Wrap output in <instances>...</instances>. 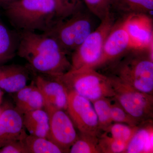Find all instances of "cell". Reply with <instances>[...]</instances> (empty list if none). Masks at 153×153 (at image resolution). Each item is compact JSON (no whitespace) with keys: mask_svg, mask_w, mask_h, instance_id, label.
<instances>
[{"mask_svg":"<svg viewBox=\"0 0 153 153\" xmlns=\"http://www.w3.org/2000/svg\"><path fill=\"white\" fill-rule=\"evenodd\" d=\"M17 53L33 71L46 76H61L71 69L67 54L57 41L43 33L22 31Z\"/></svg>","mask_w":153,"mask_h":153,"instance_id":"1","label":"cell"},{"mask_svg":"<svg viewBox=\"0 0 153 153\" xmlns=\"http://www.w3.org/2000/svg\"><path fill=\"white\" fill-rule=\"evenodd\" d=\"M103 66L105 74L108 73L104 74L106 76L114 77L137 90L153 95V47L131 48Z\"/></svg>","mask_w":153,"mask_h":153,"instance_id":"2","label":"cell"},{"mask_svg":"<svg viewBox=\"0 0 153 153\" xmlns=\"http://www.w3.org/2000/svg\"><path fill=\"white\" fill-rule=\"evenodd\" d=\"M4 9L11 24L22 31L44 33L57 19L54 0H16Z\"/></svg>","mask_w":153,"mask_h":153,"instance_id":"3","label":"cell"},{"mask_svg":"<svg viewBox=\"0 0 153 153\" xmlns=\"http://www.w3.org/2000/svg\"><path fill=\"white\" fill-rule=\"evenodd\" d=\"M93 16L83 7L69 16L57 19L43 33L57 41L67 55L72 54L95 30Z\"/></svg>","mask_w":153,"mask_h":153,"instance_id":"4","label":"cell"},{"mask_svg":"<svg viewBox=\"0 0 153 153\" xmlns=\"http://www.w3.org/2000/svg\"><path fill=\"white\" fill-rule=\"evenodd\" d=\"M60 77L68 91H74L91 102L114 97L109 77L94 68L70 70Z\"/></svg>","mask_w":153,"mask_h":153,"instance_id":"5","label":"cell"},{"mask_svg":"<svg viewBox=\"0 0 153 153\" xmlns=\"http://www.w3.org/2000/svg\"><path fill=\"white\" fill-rule=\"evenodd\" d=\"M119 19L110 13L72 53L71 70L97 68L105 42Z\"/></svg>","mask_w":153,"mask_h":153,"instance_id":"6","label":"cell"},{"mask_svg":"<svg viewBox=\"0 0 153 153\" xmlns=\"http://www.w3.org/2000/svg\"><path fill=\"white\" fill-rule=\"evenodd\" d=\"M108 77L114 91V98L128 113L141 123L152 120L153 95L137 90L114 77Z\"/></svg>","mask_w":153,"mask_h":153,"instance_id":"7","label":"cell"},{"mask_svg":"<svg viewBox=\"0 0 153 153\" xmlns=\"http://www.w3.org/2000/svg\"><path fill=\"white\" fill-rule=\"evenodd\" d=\"M66 111L80 134L98 137L100 135L97 116L89 100L69 91Z\"/></svg>","mask_w":153,"mask_h":153,"instance_id":"8","label":"cell"},{"mask_svg":"<svg viewBox=\"0 0 153 153\" xmlns=\"http://www.w3.org/2000/svg\"><path fill=\"white\" fill-rule=\"evenodd\" d=\"M49 117V131L47 139L69 153L71 146L78 138L75 127L65 110L44 104Z\"/></svg>","mask_w":153,"mask_h":153,"instance_id":"9","label":"cell"},{"mask_svg":"<svg viewBox=\"0 0 153 153\" xmlns=\"http://www.w3.org/2000/svg\"><path fill=\"white\" fill-rule=\"evenodd\" d=\"M131 47L144 49L153 47V18L147 15L130 16L124 20Z\"/></svg>","mask_w":153,"mask_h":153,"instance_id":"10","label":"cell"},{"mask_svg":"<svg viewBox=\"0 0 153 153\" xmlns=\"http://www.w3.org/2000/svg\"><path fill=\"white\" fill-rule=\"evenodd\" d=\"M124 20H119L108 36L103 46L101 60L97 68L115 60L132 48Z\"/></svg>","mask_w":153,"mask_h":153,"instance_id":"11","label":"cell"},{"mask_svg":"<svg viewBox=\"0 0 153 153\" xmlns=\"http://www.w3.org/2000/svg\"><path fill=\"white\" fill-rule=\"evenodd\" d=\"M60 76H36L35 83L44 98V104L66 110L68 104V90Z\"/></svg>","mask_w":153,"mask_h":153,"instance_id":"12","label":"cell"},{"mask_svg":"<svg viewBox=\"0 0 153 153\" xmlns=\"http://www.w3.org/2000/svg\"><path fill=\"white\" fill-rule=\"evenodd\" d=\"M16 109L8 108L0 115V149L9 143L25 139L23 117Z\"/></svg>","mask_w":153,"mask_h":153,"instance_id":"13","label":"cell"},{"mask_svg":"<svg viewBox=\"0 0 153 153\" xmlns=\"http://www.w3.org/2000/svg\"><path fill=\"white\" fill-rule=\"evenodd\" d=\"M110 12L119 20L136 15L152 17L153 0H111Z\"/></svg>","mask_w":153,"mask_h":153,"instance_id":"14","label":"cell"},{"mask_svg":"<svg viewBox=\"0 0 153 153\" xmlns=\"http://www.w3.org/2000/svg\"><path fill=\"white\" fill-rule=\"evenodd\" d=\"M29 72L19 65H11L0 69V88L9 93H16L27 85Z\"/></svg>","mask_w":153,"mask_h":153,"instance_id":"15","label":"cell"},{"mask_svg":"<svg viewBox=\"0 0 153 153\" xmlns=\"http://www.w3.org/2000/svg\"><path fill=\"white\" fill-rule=\"evenodd\" d=\"M15 102L16 109L22 114L44 106V97L35 82L17 92Z\"/></svg>","mask_w":153,"mask_h":153,"instance_id":"16","label":"cell"},{"mask_svg":"<svg viewBox=\"0 0 153 153\" xmlns=\"http://www.w3.org/2000/svg\"><path fill=\"white\" fill-rule=\"evenodd\" d=\"M152 120L141 124L137 130L128 143L126 153L153 152Z\"/></svg>","mask_w":153,"mask_h":153,"instance_id":"17","label":"cell"},{"mask_svg":"<svg viewBox=\"0 0 153 153\" xmlns=\"http://www.w3.org/2000/svg\"><path fill=\"white\" fill-rule=\"evenodd\" d=\"M23 117V123L30 135L47 138L49 131V117L43 108L26 113Z\"/></svg>","mask_w":153,"mask_h":153,"instance_id":"18","label":"cell"},{"mask_svg":"<svg viewBox=\"0 0 153 153\" xmlns=\"http://www.w3.org/2000/svg\"><path fill=\"white\" fill-rule=\"evenodd\" d=\"M19 40L0 22V62L12 59L17 52Z\"/></svg>","mask_w":153,"mask_h":153,"instance_id":"19","label":"cell"},{"mask_svg":"<svg viewBox=\"0 0 153 153\" xmlns=\"http://www.w3.org/2000/svg\"><path fill=\"white\" fill-rule=\"evenodd\" d=\"M24 142L29 153H65L57 145L45 138L27 134Z\"/></svg>","mask_w":153,"mask_h":153,"instance_id":"20","label":"cell"},{"mask_svg":"<svg viewBox=\"0 0 153 153\" xmlns=\"http://www.w3.org/2000/svg\"><path fill=\"white\" fill-rule=\"evenodd\" d=\"M91 102L97 116L100 129L103 132L113 123L111 115V98L99 99Z\"/></svg>","mask_w":153,"mask_h":153,"instance_id":"21","label":"cell"},{"mask_svg":"<svg viewBox=\"0 0 153 153\" xmlns=\"http://www.w3.org/2000/svg\"><path fill=\"white\" fill-rule=\"evenodd\" d=\"M69 153H101L99 145V137L80 134L69 149Z\"/></svg>","mask_w":153,"mask_h":153,"instance_id":"22","label":"cell"},{"mask_svg":"<svg viewBox=\"0 0 153 153\" xmlns=\"http://www.w3.org/2000/svg\"><path fill=\"white\" fill-rule=\"evenodd\" d=\"M139 127V126H131L125 124L114 123L104 132L114 138L128 145Z\"/></svg>","mask_w":153,"mask_h":153,"instance_id":"23","label":"cell"},{"mask_svg":"<svg viewBox=\"0 0 153 153\" xmlns=\"http://www.w3.org/2000/svg\"><path fill=\"white\" fill-rule=\"evenodd\" d=\"M111 115L113 123H124L131 126H139L142 123L128 113L114 97L111 98Z\"/></svg>","mask_w":153,"mask_h":153,"instance_id":"24","label":"cell"},{"mask_svg":"<svg viewBox=\"0 0 153 153\" xmlns=\"http://www.w3.org/2000/svg\"><path fill=\"white\" fill-rule=\"evenodd\" d=\"M99 145L101 153H125L127 144L114 138L103 132L99 137Z\"/></svg>","mask_w":153,"mask_h":153,"instance_id":"25","label":"cell"},{"mask_svg":"<svg viewBox=\"0 0 153 153\" xmlns=\"http://www.w3.org/2000/svg\"><path fill=\"white\" fill-rule=\"evenodd\" d=\"M57 19L71 16L84 7L82 0H54Z\"/></svg>","mask_w":153,"mask_h":153,"instance_id":"26","label":"cell"},{"mask_svg":"<svg viewBox=\"0 0 153 153\" xmlns=\"http://www.w3.org/2000/svg\"><path fill=\"white\" fill-rule=\"evenodd\" d=\"M93 15L102 21L110 12L111 0H82Z\"/></svg>","mask_w":153,"mask_h":153,"instance_id":"27","label":"cell"},{"mask_svg":"<svg viewBox=\"0 0 153 153\" xmlns=\"http://www.w3.org/2000/svg\"><path fill=\"white\" fill-rule=\"evenodd\" d=\"M1 153H29L23 140L9 143L0 149Z\"/></svg>","mask_w":153,"mask_h":153,"instance_id":"28","label":"cell"},{"mask_svg":"<svg viewBox=\"0 0 153 153\" xmlns=\"http://www.w3.org/2000/svg\"><path fill=\"white\" fill-rule=\"evenodd\" d=\"M15 1L16 0H0V8L5 9L7 6Z\"/></svg>","mask_w":153,"mask_h":153,"instance_id":"29","label":"cell"},{"mask_svg":"<svg viewBox=\"0 0 153 153\" xmlns=\"http://www.w3.org/2000/svg\"><path fill=\"white\" fill-rule=\"evenodd\" d=\"M1 91H0V101H1Z\"/></svg>","mask_w":153,"mask_h":153,"instance_id":"30","label":"cell"},{"mask_svg":"<svg viewBox=\"0 0 153 153\" xmlns=\"http://www.w3.org/2000/svg\"><path fill=\"white\" fill-rule=\"evenodd\" d=\"M2 111H0V115L1 114V113Z\"/></svg>","mask_w":153,"mask_h":153,"instance_id":"31","label":"cell"}]
</instances>
